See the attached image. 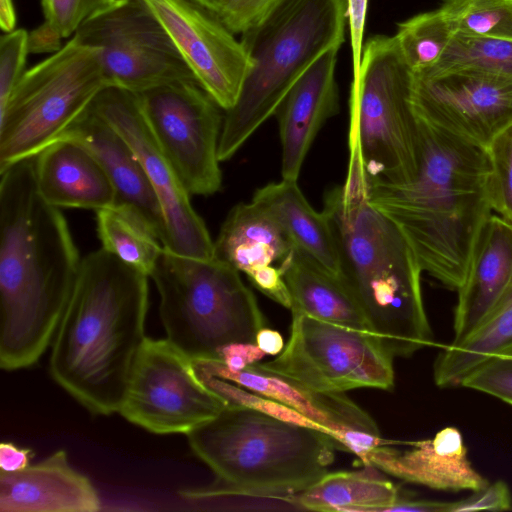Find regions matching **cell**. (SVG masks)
I'll list each match as a JSON object with an SVG mask.
<instances>
[{"mask_svg": "<svg viewBox=\"0 0 512 512\" xmlns=\"http://www.w3.org/2000/svg\"><path fill=\"white\" fill-rule=\"evenodd\" d=\"M82 258L59 208L39 193L35 157L0 171V366L34 365L57 332Z\"/></svg>", "mask_w": 512, "mask_h": 512, "instance_id": "obj_1", "label": "cell"}, {"mask_svg": "<svg viewBox=\"0 0 512 512\" xmlns=\"http://www.w3.org/2000/svg\"><path fill=\"white\" fill-rule=\"evenodd\" d=\"M418 126L417 176L407 183L372 186L368 200L400 229L422 271L458 290L492 214L490 158L486 148L419 119Z\"/></svg>", "mask_w": 512, "mask_h": 512, "instance_id": "obj_2", "label": "cell"}, {"mask_svg": "<svg viewBox=\"0 0 512 512\" xmlns=\"http://www.w3.org/2000/svg\"><path fill=\"white\" fill-rule=\"evenodd\" d=\"M148 300L147 275L102 248L82 258L49 371L95 414L119 412L146 339Z\"/></svg>", "mask_w": 512, "mask_h": 512, "instance_id": "obj_3", "label": "cell"}, {"mask_svg": "<svg viewBox=\"0 0 512 512\" xmlns=\"http://www.w3.org/2000/svg\"><path fill=\"white\" fill-rule=\"evenodd\" d=\"M338 240L341 277L369 328L394 357H408L433 344L422 288V269L396 224L367 197L325 200Z\"/></svg>", "mask_w": 512, "mask_h": 512, "instance_id": "obj_4", "label": "cell"}, {"mask_svg": "<svg viewBox=\"0 0 512 512\" xmlns=\"http://www.w3.org/2000/svg\"><path fill=\"white\" fill-rule=\"evenodd\" d=\"M216 481L179 493L187 499L222 495L283 501L328 472L340 445L328 434L244 406L228 405L187 434Z\"/></svg>", "mask_w": 512, "mask_h": 512, "instance_id": "obj_5", "label": "cell"}, {"mask_svg": "<svg viewBox=\"0 0 512 512\" xmlns=\"http://www.w3.org/2000/svg\"><path fill=\"white\" fill-rule=\"evenodd\" d=\"M347 0H276L241 34L251 68L225 111L221 162L232 158L271 116L302 74L344 41Z\"/></svg>", "mask_w": 512, "mask_h": 512, "instance_id": "obj_6", "label": "cell"}, {"mask_svg": "<svg viewBox=\"0 0 512 512\" xmlns=\"http://www.w3.org/2000/svg\"><path fill=\"white\" fill-rule=\"evenodd\" d=\"M412 87L413 71L394 36L370 37L351 85L344 194L368 196L372 186L407 183L417 176L420 136Z\"/></svg>", "mask_w": 512, "mask_h": 512, "instance_id": "obj_7", "label": "cell"}, {"mask_svg": "<svg viewBox=\"0 0 512 512\" xmlns=\"http://www.w3.org/2000/svg\"><path fill=\"white\" fill-rule=\"evenodd\" d=\"M150 277L167 339L194 362L219 361L224 346L255 343L257 332L267 327L240 272L216 258H191L163 247Z\"/></svg>", "mask_w": 512, "mask_h": 512, "instance_id": "obj_8", "label": "cell"}, {"mask_svg": "<svg viewBox=\"0 0 512 512\" xmlns=\"http://www.w3.org/2000/svg\"><path fill=\"white\" fill-rule=\"evenodd\" d=\"M106 86L100 50L73 36L25 71L0 111V171L57 140Z\"/></svg>", "mask_w": 512, "mask_h": 512, "instance_id": "obj_9", "label": "cell"}, {"mask_svg": "<svg viewBox=\"0 0 512 512\" xmlns=\"http://www.w3.org/2000/svg\"><path fill=\"white\" fill-rule=\"evenodd\" d=\"M395 357L375 334L292 311L290 336L273 360L257 362L308 388L345 393L357 388L391 390Z\"/></svg>", "mask_w": 512, "mask_h": 512, "instance_id": "obj_10", "label": "cell"}, {"mask_svg": "<svg viewBox=\"0 0 512 512\" xmlns=\"http://www.w3.org/2000/svg\"><path fill=\"white\" fill-rule=\"evenodd\" d=\"M73 37L100 50L107 86L138 93L176 81L197 82L143 0L114 3L83 22Z\"/></svg>", "mask_w": 512, "mask_h": 512, "instance_id": "obj_11", "label": "cell"}, {"mask_svg": "<svg viewBox=\"0 0 512 512\" xmlns=\"http://www.w3.org/2000/svg\"><path fill=\"white\" fill-rule=\"evenodd\" d=\"M227 406L187 354L168 339L146 337L119 413L152 433L187 435Z\"/></svg>", "mask_w": 512, "mask_h": 512, "instance_id": "obj_12", "label": "cell"}, {"mask_svg": "<svg viewBox=\"0 0 512 512\" xmlns=\"http://www.w3.org/2000/svg\"><path fill=\"white\" fill-rule=\"evenodd\" d=\"M148 125L188 193L221 189L218 154L223 116L194 81H176L137 93Z\"/></svg>", "mask_w": 512, "mask_h": 512, "instance_id": "obj_13", "label": "cell"}, {"mask_svg": "<svg viewBox=\"0 0 512 512\" xmlns=\"http://www.w3.org/2000/svg\"><path fill=\"white\" fill-rule=\"evenodd\" d=\"M90 108L125 138L138 157L163 211L166 225L163 247L182 256L213 259L214 241L193 208L191 195L156 141L137 93L106 86Z\"/></svg>", "mask_w": 512, "mask_h": 512, "instance_id": "obj_14", "label": "cell"}, {"mask_svg": "<svg viewBox=\"0 0 512 512\" xmlns=\"http://www.w3.org/2000/svg\"><path fill=\"white\" fill-rule=\"evenodd\" d=\"M411 100L419 120L486 149L512 125V79L481 70L413 72Z\"/></svg>", "mask_w": 512, "mask_h": 512, "instance_id": "obj_15", "label": "cell"}, {"mask_svg": "<svg viewBox=\"0 0 512 512\" xmlns=\"http://www.w3.org/2000/svg\"><path fill=\"white\" fill-rule=\"evenodd\" d=\"M161 22L199 85L224 111L233 107L251 61L213 14L190 0H143Z\"/></svg>", "mask_w": 512, "mask_h": 512, "instance_id": "obj_16", "label": "cell"}, {"mask_svg": "<svg viewBox=\"0 0 512 512\" xmlns=\"http://www.w3.org/2000/svg\"><path fill=\"white\" fill-rule=\"evenodd\" d=\"M199 373L234 382L294 408L318 423L341 447L360 459L370 449L388 443L374 419L345 393L308 388L290 378L261 368L257 363L232 372L218 361L194 362Z\"/></svg>", "mask_w": 512, "mask_h": 512, "instance_id": "obj_17", "label": "cell"}, {"mask_svg": "<svg viewBox=\"0 0 512 512\" xmlns=\"http://www.w3.org/2000/svg\"><path fill=\"white\" fill-rule=\"evenodd\" d=\"M339 47L322 54L295 82L276 114L282 179L297 181L304 159L324 123L338 113L335 67Z\"/></svg>", "mask_w": 512, "mask_h": 512, "instance_id": "obj_18", "label": "cell"}, {"mask_svg": "<svg viewBox=\"0 0 512 512\" xmlns=\"http://www.w3.org/2000/svg\"><path fill=\"white\" fill-rule=\"evenodd\" d=\"M58 139L73 140L86 147L114 187V205L136 210L163 243L166 225L157 195L135 152L109 122L89 106Z\"/></svg>", "mask_w": 512, "mask_h": 512, "instance_id": "obj_19", "label": "cell"}, {"mask_svg": "<svg viewBox=\"0 0 512 512\" xmlns=\"http://www.w3.org/2000/svg\"><path fill=\"white\" fill-rule=\"evenodd\" d=\"M363 463L409 483L446 491L477 490L488 485L467 458L460 431L446 427L431 439L398 450L378 445L361 458Z\"/></svg>", "mask_w": 512, "mask_h": 512, "instance_id": "obj_20", "label": "cell"}, {"mask_svg": "<svg viewBox=\"0 0 512 512\" xmlns=\"http://www.w3.org/2000/svg\"><path fill=\"white\" fill-rule=\"evenodd\" d=\"M101 509L91 481L59 450L39 463L0 472L1 512H95Z\"/></svg>", "mask_w": 512, "mask_h": 512, "instance_id": "obj_21", "label": "cell"}, {"mask_svg": "<svg viewBox=\"0 0 512 512\" xmlns=\"http://www.w3.org/2000/svg\"><path fill=\"white\" fill-rule=\"evenodd\" d=\"M512 276V223L491 214L477 240L458 291L450 345L467 339L493 309Z\"/></svg>", "mask_w": 512, "mask_h": 512, "instance_id": "obj_22", "label": "cell"}, {"mask_svg": "<svg viewBox=\"0 0 512 512\" xmlns=\"http://www.w3.org/2000/svg\"><path fill=\"white\" fill-rule=\"evenodd\" d=\"M35 178L42 198L57 208L98 211L115 204L106 172L82 144L57 139L35 156Z\"/></svg>", "mask_w": 512, "mask_h": 512, "instance_id": "obj_23", "label": "cell"}, {"mask_svg": "<svg viewBox=\"0 0 512 512\" xmlns=\"http://www.w3.org/2000/svg\"><path fill=\"white\" fill-rule=\"evenodd\" d=\"M278 224L292 246L341 277V257L331 219L308 203L297 181L282 179L257 189L252 200Z\"/></svg>", "mask_w": 512, "mask_h": 512, "instance_id": "obj_24", "label": "cell"}, {"mask_svg": "<svg viewBox=\"0 0 512 512\" xmlns=\"http://www.w3.org/2000/svg\"><path fill=\"white\" fill-rule=\"evenodd\" d=\"M279 265L290 293L291 312L297 311L322 321L371 332L342 277L294 247Z\"/></svg>", "mask_w": 512, "mask_h": 512, "instance_id": "obj_25", "label": "cell"}, {"mask_svg": "<svg viewBox=\"0 0 512 512\" xmlns=\"http://www.w3.org/2000/svg\"><path fill=\"white\" fill-rule=\"evenodd\" d=\"M292 248L270 214L251 201L228 213L214 241V258L248 276L275 262L280 264Z\"/></svg>", "mask_w": 512, "mask_h": 512, "instance_id": "obj_26", "label": "cell"}, {"mask_svg": "<svg viewBox=\"0 0 512 512\" xmlns=\"http://www.w3.org/2000/svg\"><path fill=\"white\" fill-rule=\"evenodd\" d=\"M327 472L304 490L285 499L298 508L326 512H387L399 501V488L376 468Z\"/></svg>", "mask_w": 512, "mask_h": 512, "instance_id": "obj_27", "label": "cell"}, {"mask_svg": "<svg viewBox=\"0 0 512 512\" xmlns=\"http://www.w3.org/2000/svg\"><path fill=\"white\" fill-rule=\"evenodd\" d=\"M512 349V276L493 309L462 343L446 346L434 363V380L439 387L461 381L489 358Z\"/></svg>", "mask_w": 512, "mask_h": 512, "instance_id": "obj_28", "label": "cell"}, {"mask_svg": "<svg viewBox=\"0 0 512 512\" xmlns=\"http://www.w3.org/2000/svg\"><path fill=\"white\" fill-rule=\"evenodd\" d=\"M96 225L102 249L151 276L163 245L136 210L123 205L100 209L96 211Z\"/></svg>", "mask_w": 512, "mask_h": 512, "instance_id": "obj_29", "label": "cell"}, {"mask_svg": "<svg viewBox=\"0 0 512 512\" xmlns=\"http://www.w3.org/2000/svg\"><path fill=\"white\" fill-rule=\"evenodd\" d=\"M453 35L449 23L438 9L399 23L394 38L411 70L420 72L439 62Z\"/></svg>", "mask_w": 512, "mask_h": 512, "instance_id": "obj_30", "label": "cell"}, {"mask_svg": "<svg viewBox=\"0 0 512 512\" xmlns=\"http://www.w3.org/2000/svg\"><path fill=\"white\" fill-rule=\"evenodd\" d=\"M453 69H476L512 79V39L454 34L439 62L424 72Z\"/></svg>", "mask_w": 512, "mask_h": 512, "instance_id": "obj_31", "label": "cell"}, {"mask_svg": "<svg viewBox=\"0 0 512 512\" xmlns=\"http://www.w3.org/2000/svg\"><path fill=\"white\" fill-rule=\"evenodd\" d=\"M439 10L454 34L512 39V0H443Z\"/></svg>", "mask_w": 512, "mask_h": 512, "instance_id": "obj_32", "label": "cell"}, {"mask_svg": "<svg viewBox=\"0 0 512 512\" xmlns=\"http://www.w3.org/2000/svg\"><path fill=\"white\" fill-rule=\"evenodd\" d=\"M113 4L111 0H41L44 22L29 33V53L58 51L62 38L74 35L83 22Z\"/></svg>", "mask_w": 512, "mask_h": 512, "instance_id": "obj_33", "label": "cell"}, {"mask_svg": "<svg viewBox=\"0 0 512 512\" xmlns=\"http://www.w3.org/2000/svg\"><path fill=\"white\" fill-rule=\"evenodd\" d=\"M491 170L487 196L492 211L512 223V125L487 147Z\"/></svg>", "mask_w": 512, "mask_h": 512, "instance_id": "obj_34", "label": "cell"}, {"mask_svg": "<svg viewBox=\"0 0 512 512\" xmlns=\"http://www.w3.org/2000/svg\"><path fill=\"white\" fill-rule=\"evenodd\" d=\"M460 385L512 404V349L489 358L470 372Z\"/></svg>", "mask_w": 512, "mask_h": 512, "instance_id": "obj_35", "label": "cell"}, {"mask_svg": "<svg viewBox=\"0 0 512 512\" xmlns=\"http://www.w3.org/2000/svg\"><path fill=\"white\" fill-rule=\"evenodd\" d=\"M29 33L16 29L0 40V111L5 107L16 84L24 74Z\"/></svg>", "mask_w": 512, "mask_h": 512, "instance_id": "obj_36", "label": "cell"}, {"mask_svg": "<svg viewBox=\"0 0 512 512\" xmlns=\"http://www.w3.org/2000/svg\"><path fill=\"white\" fill-rule=\"evenodd\" d=\"M276 0H223L214 16L233 34H242Z\"/></svg>", "mask_w": 512, "mask_h": 512, "instance_id": "obj_37", "label": "cell"}, {"mask_svg": "<svg viewBox=\"0 0 512 512\" xmlns=\"http://www.w3.org/2000/svg\"><path fill=\"white\" fill-rule=\"evenodd\" d=\"M505 511L512 510V495L504 481H497L474 490L464 499L449 502L448 512L462 511Z\"/></svg>", "mask_w": 512, "mask_h": 512, "instance_id": "obj_38", "label": "cell"}, {"mask_svg": "<svg viewBox=\"0 0 512 512\" xmlns=\"http://www.w3.org/2000/svg\"><path fill=\"white\" fill-rule=\"evenodd\" d=\"M367 4L368 0H347V17L350 27L353 62L352 82L356 81L360 74Z\"/></svg>", "mask_w": 512, "mask_h": 512, "instance_id": "obj_39", "label": "cell"}, {"mask_svg": "<svg viewBox=\"0 0 512 512\" xmlns=\"http://www.w3.org/2000/svg\"><path fill=\"white\" fill-rule=\"evenodd\" d=\"M265 355L256 343L235 342L220 350L218 362L228 370L237 372L251 364L260 362Z\"/></svg>", "mask_w": 512, "mask_h": 512, "instance_id": "obj_40", "label": "cell"}, {"mask_svg": "<svg viewBox=\"0 0 512 512\" xmlns=\"http://www.w3.org/2000/svg\"><path fill=\"white\" fill-rule=\"evenodd\" d=\"M34 452L30 448H21L11 442H2L0 445L1 471H19L30 465Z\"/></svg>", "mask_w": 512, "mask_h": 512, "instance_id": "obj_41", "label": "cell"}, {"mask_svg": "<svg viewBox=\"0 0 512 512\" xmlns=\"http://www.w3.org/2000/svg\"><path fill=\"white\" fill-rule=\"evenodd\" d=\"M449 502L418 500L402 497L393 504L387 512L413 511V512H448Z\"/></svg>", "mask_w": 512, "mask_h": 512, "instance_id": "obj_42", "label": "cell"}, {"mask_svg": "<svg viewBox=\"0 0 512 512\" xmlns=\"http://www.w3.org/2000/svg\"><path fill=\"white\" fill-rule=\"evenodd\" d=\"M255 343L265 354L272 356L279 355L285 347L282 335L268 327L257 332Z\"/></svg>", "mask_w": 512, "mask_h": 512, "instance_id": "obj_43", "label": "cell"}, {"mask_svg": "<svg viewBox=\"0 0 512 512\" xmlns=\"http://www.w3.org/2000/svg\"><path fill=\"white\" fill-rule=\"evenodd\" d=\"M16 14L12 0H0V26L4 32L14 30Z\"/></svg>", "mask_w": 512, "mask_h": 512, "instance_id": "obj_44", "label": "cell"}, {"mask_svg": "<svg viewBox=\"0 0 512 512\" xmlns=\"http://www.w3.org/2000/svg\"><path fill=\"white\" fill-rule=\"evenodd\" d=\"M211 14H215L223 0H190Z\"/></svg>", "mask_w": 512, "mask_h": 512, "instance_id": "obj_45", "label": "cell"}, {"mask_svg": "<svg viewBox=\"0 0 512 512\" xmlns=\"http://www.w3.org/2000/svg\"><path fill=\"white\" fill-rule=\"evenodd\" d=\"M111 1H113L114 3H116V2L123 1V0H111Z\"/></svg>", "mask_w": 512, "mask_h": 512, "instance_id": "obj_46", "label": "cell"}]
</instances>
